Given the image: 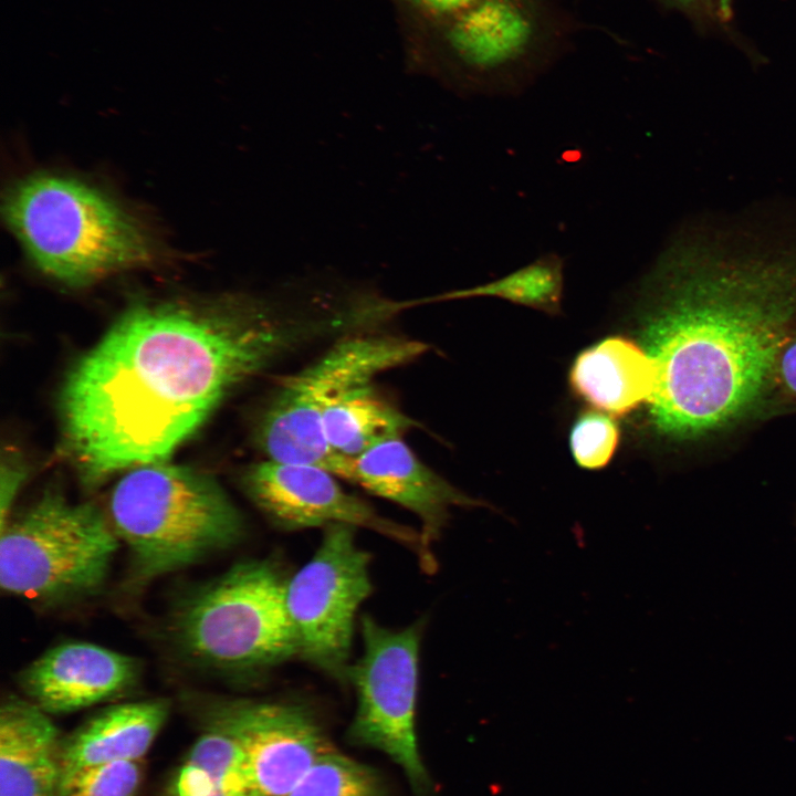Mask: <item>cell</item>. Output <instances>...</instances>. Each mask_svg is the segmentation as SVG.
<instances>
[{"label": "cell", "instance_id": "24", "mask_svg": "<svg viewBox=\"0 0 796 796\" xmlns=\"http://www.w3.org/2000/svg\"><path fill=\"white\" fill-rule=\"evenodd\" d=\"M683 14L701 31L727 30L719 12L718 0H660Z\"/></svg>", "mask_w": 796, "mask_h": 796}, {"label": "cell", "instance_id": "11", "mask_svg": "<svg viewBox=\"0 0 796 796\" xmlns=\"http://www.w3.org/2000/svg\"><path fill=\"white\" fill-rule=\"evenodd\" d=\"M198 724L220 729L243 750L260 796H287L314 763L334 748L301 705L211 698L191 704Z\"/></svg>", "mask_w": 796, "mask_h": 796}, {"label": "cell", "instance_id": "12", "mask_svg": "<svg viewBox=\"0 0 796 796\" xmlns=\"http://www.w3.org/2000/svg\"><path fill=\"white\" fill-rule=\"evenodd\" d=\"M335 475L305 463L265 460L251 467L243 486L265 516L284 530L345 524L374 531L409 548L426 572L436 568L420 531L391 521L345 492Z\"/></svg>", "mask_w": 796, "mask_h": 796}, {"label": "cell", "instance_id": "27", "mask_svg": "<svg viewBox=\"0 0 796 796\" xmlns=\"http://www.w3.org/2000/svg\"><path fill=\"white\" fill-rule=\"evenodd\" d=\"M426 13L444 20L461 12L479 0H408Z\"/></svg>", "mask_w": 796, "mask_h": 796}, {"label": "cell", "instance_id": "15", "mask_svg": "<svg viewBox=\"0 0 796 796\" xmlns=\"http://www.w3.org/2000/svg\"><path fill=\"white\" fill-rule=\"evenodd\" d=\"M64 737L31 700L9 696L0 709V796H61Z\"/></svg>", "mask_w": 796, "mask_h": 796}, {"label": "cell", "instance_id": "4", "mask_svg": "<svg viewBox=\"0 0 796 796\" xmlns=\"http://www.w3.org/2000/svg\"><path fill=\"white\" fill-rule=\"evenodd\" d=\"M108 507L140 586L230 548L244 533L241 513L212 476L166 460L126 470Z\"/></svg>", "mask_w": 796, "mask_h": 796}, {"label": "cell", "instance_id": "23", "mask_svg": "<svg viewBox=\"0 0 796 796\" xmlns=\"http://www.w3.org/2000/svg\"><path fill=\"white\" fill-rule=\"evenodd\" d=\"M619 428L616 421L596 410H586L575 420L569 447L575 462L587 470L606 467L619 444Z\"/></svg>", "mask_w": 796, "mask_h": 796}, {"label": "cell", "instance_id": "13", "mask_svg": "<svg viewBox=\"0 0 796 796\" xmlns=\"http://www.w3.org/2000/svg\"><path fill=\"white\" fill-rule=\"evenodd\" d=\"M133 657L84 641L53 647L27 666L19 683L49 714L70 713L117 698L140 677Z\"/></svg>", "mask_w": 796, "mask_h": 796}, {"label": "cell", "instance_id": "6", "mask_svg": "<svg viewBox=\"0 0 796 796\" xmlns=\"http://www.w3.org/2000/svg\"><path fill=\"white\" fill-rule=\"evenodd\" d=\"M427 349L422 342L374 331L344 335L315 362L281 380L258 425L260 449L270 460L317 465L350 481L353 458L326 442L325 410L348 390Z\"/></svg>", "mask_w": 796, "mask_h": 796}, {"label": "cell", "instance_id": "10", "mask_svg": "<svg viewBox=\"0 0 796 796\" xmlns=\"http://www.w3.org/2000/svg\"><path fill=\"white\" fill-rule=\"evenodd\" d=\"M355 527L333 524L312 558L285 585V606L297 654L328 675L344 681L359 606L371 593L369 554Z\"/></svg>", "mask_w": 796, "mask_h": 796}, {"label": "cell", "instance_id": "16", "mask_svg": "<svg viewBox=\"0 0 796 796\" xmlns=\"http://www.w3.org/2000/svg\"><path fill=\"white\" fill-rule=\"evenodd\" d=\"M568 379L583 400L607 413L622 416L650 401L657 375L645 348L629 338L611 336L580 352Z\"/></svg>", "mask_w": 796, "mask_h": 796}, {"label": "cell", "instance_id": "17", "mask_svg": "<svg viewBox=\"0 0 796 796\" xmlns=\"http://www.w3.org/2000/svg\"><path fill=\"white\" fill-rule=\"evenodd\" d=\"M170 711L165 699L107 706L64 737L65 773L119 761H143Z\"/></svg>", "mask_w": 796, "mask_h": 796}, {"label": "cell", "instance_id": "26", "mask_svg": "<svg viewBox=\"0 0 796 796\" xmlns=\"http://www.w3.org/2000/svg\"><path fill=\"white\" fill-rule=\"evenodd\" d=\"M25 476V470L18 462L11 458L3 460L1 469V526L9 520L10 511L13 505L14 499L22 485ZM0 526V527H1Z\"/></svg>", "mask_w": 796, "mask_h": 796}, {"label": "cell", "instance_id": "18", "mask_svg": "<svg viewBox=\"0 0 796 796\" xmlns=\"http://www.w3.org/2000/svg\"><path fill=\"white\" fill-rule=\"evenodd\" d=\"M199 725L200 735L160 796H260L239 743L220 729Z\"/></svg>", "mask_w": 796, "mask_h": 796}, {"label": "cell", "instance_id": "28", "mask_svg": "<svg viewBox=\"0 0 796 796\" xmlns=\"http://www.w3.org/2000/svg\"><path fill=\"white\" fill-rule=\"evenodd\" d=\"M734 2L735 0H718L720 17L727 29L734 17Z\"/></svg>", "mask_w": 796, "mask_h": 796}, {"label": "cell", "instance_id": "5", "mask_svg": "<svg viewBox=\"0 0 796 796\" xmlns=\"http://www.w3.org/2000/svg\"><path fill=\"white\" fill-rule=\"evenodd\" d=\"M286 580L274 563L253 559L196 587L169 620L177 651L196 667L234 677L264 672L296 656Z\"/></svg>", "mask_w": 796, "mask_h": 796}, {"label": "cell", "instance_id": "19", "mask_svg": "<svg viewBox=\"0 0 796 796\" xmlns=\"http://www.w3.org/2000/svg\"><path fill=\"white\" fill-rule=\"evenodd\" d=\"M416 422L376 392L370 384L348 390L323 415L326 442L338 454L356 458L401 434Z\"/></svg>", "mask_w": 796, "mask_h": 796}, {"label": "cell", "instance_id": "2", "mask_svg": "<svg viewBox=\"0 0 796 796\" xmlns=\"http://www.w3.org/2000/svg\"><path fill=\"white\" fill-rule=\"evenodd\" d=\"M639 282L656 429L689 439L743 416L796 327V208L679 226Z\"/></svg>", "mask_w": 796, "mask_h": 796}, {"label": "cell", "instance_id": "3", "mask_svg": "<svg viewBox=\"0 0 796 796\" xmlns=\"http://www.w3.org/2000/svg\"><path fill=\"white\" fill-rule=\"evenodd\" d=\"M3 214L31 262L69 286L150 263L151 238L121 205L72 177L40 172L12 186Z\"/></svg>", "mask_w": 796, "mask_h": 796}, {"label": "cell", "instance_id": "9", "mask_svg": "<svg viewBox=\"0 0 796 796\" xmlns=\"http://www.w3.org/2000/svg\"><path fill=\"white\" fill-rule=\"evenodd\" d=\"M360 632L363 656L347 674L357 696L348 739L384 753L401 768L415 792L423 794L430 779L416 730L421 628L415 624L392 630L365 616Z\"/></svg>", "mask_w": 796, "mask_h": 796}, {"label": "cell", "instance_id": "14", "mask_svg": "<svg viewBox=\"0 0 796 796\" xmlns=\"http://www.w3.org/2000/svg\"><path fill=\"white\" fill-rule=\"evenodd\" d=\"M350 482L415 514L430 552L452 506L481 504L427 467L401 438L383 441L353 458Z\"/></svg>", "mask_w": 796, "mask_h": 796}, {"label": "cell", "instance_id": "25", "mask_svg": "<svg viewBox=\"0 0 796 796\" xmlns=\"http://www.w3.org/2000/svg\"><path fill=\"white\" fill-rule=\"evenodd\" d=\"M773 380L790 398L796 400V328L788 335L778 353Z\"/></svg>", "mask_w": 796, "mask_h": 796}, {"label": "cell", "instance_id": "8", "mask_svg": "<svg viewBox=\"0 0 796 796\" xmlns=\"http://www.w3.org/2000/svg\"><path fill=\"white\" fill-rule=\"evenodd\" d=\"M460 91L521 93L555 59L565 23L549 0H479L443 20Z\"/></svg>", "mask_w": 796, "mask_h": 796}, {"label": "cell", "instance_id": "20", "mask_svg": "<svg viewBox=\"0 0 796 796\" xmlns=\"http://www.w3.org/2000/svg\"><path fill=\"white\" fill-rule=\"evenodd\" d=\"M565 260L556 252L537 256L526 265L489 283L447 292L432 300H455L475 296L499 297L548 314L561 310L564 290Z\"/></svg>", "mask_w": 796, "mask_h": 796}, {"label": "cell", "instance_id": "1", "mask_svg": "<svg viewBox=\"0 0 796 796\" xmlns=\"http://www.w3.org/2000/svg\"><path fill=\"white\" fill-rule=\"evenodd\" d=\"M348 327L342 310L295 286L203 307L134 306L62 389L64 436L84 480L166 460L240 384Z\"/></svg>", "mask_w": 796, "mask_h": 796}, {"label": "cell", "instance_id": "21", "mask_svg": "<svg viewBox=\"0 0 796 796\" xmlns=\"http://www.w3.org/2000/svg\"><path fill=\"white\" fill-rule=\"evenodd\" d=\"M287 796H389L378 774L335 748L324 753Z\"/></svg>", "mask_w": 796, "mask_h": 796}, {"label": "cell", "instance_id": "7", "mask_svg": "<svg viewBox=\"0 0 796 796\" xmlns=\"http://www.w3.org/2000/svg\"><path fill=\"white\" fill-rule=\"evenodd\" d=\"M0 531L2 590L49 606L95 595L119 541L97 506L56 493L44 494Z\"/></svg>", "mask_w": 796, "mask_h": 796}, {"label": "cell", "instance_id": "22", "mask_svg": "<svg viewBox=\"0 0 796 796\" xmlns=\"http://www.w3.org/2000/svg\"><path fill=\"white\" fill-rule=\"evenodd\" d=\"M142 761H119L66 772L61 796H138Z\"/></svg>", "mask_w": 796, "mask_h": 796}]
</instances>
